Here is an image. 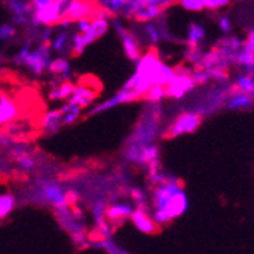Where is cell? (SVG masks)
Wrapping results in <instances>:
<instances>
[{"label":"cell","mask_w":254,"mask_h":254,"mask_svg":"<svg viewBox=\"0 0 254 254\" xmlns=\"http://www.w3.org/2000/svg\"><path fill=\"white\" fill-rule=\"evenodd\" d=\"M195 87H196V82L192 76L190 68L178 65V67H175L174 79L165 87V93H166V98L181 99L184 95H188Z\"/></svg>","instance_id":"obj_8"},{"label":"cell","mask_w":254,"mask_h":254,"mask_svg":"<svg viewBox=\"0 0 254 254\" xmlns=\"http://www.w3.org/2000/svg\"><path fill=\"white\" fill-rule=\"evenodd\" d=\"M15 35V28L9 23L6 25H2L0 26V41H6V40H11L12 37Z\"/></svg>","instance_id":"obj_37"},{"label":"cell","mask_w":254,"mask_h":254,"mask_svg":"<svg viewBox=\"0 0 254 254\" xmlns=\"http://www.w3.org/2000/svg\"><path fill=\"white\" fill-rule=\"evenodd\" d=\"M64 127L63 122V114L61 110H51L48 113L43 114V118L40 119V129L46 134V135H54L57 134L61 128Z\"/></svg>","instance_id":"obj_16"},{"label":"cell","mask_w":254,"mask_h":254,"mask_svg":"<svg viewBox=\"0 0 254 254\" xmlns=\"http://www.w3.org/2000/svg\"><path fill=\"white\" fill-rule=\"evenodd\" d=\"M108 28H110L108 18H95V20H91L90 29L85 34H82V40H84L85 46L91 44L93 41L99 40L102 35H105Z\"/></svg>","instance_id":"obj_17"},{"label":"cell","mask_w":254,"mask_h":254,"mask_svg":"<svg viewBox=\"0 0 254 254\" xmlns=\"http://www.w3.org/2000/svg\"><path fill=\"white\" fill-rule=\"evenodd\" d=\"M253 75H254V73H253Z\"/></svg>","instance_id":"obj_43"},{"label":"cell","mask_w":254,"mask_h":254,"mask_svg":"<svg viewBox=\"0 0 254 254\" xmlns=\"http://www.w3.org/2000/svg\"><path fill=\"white\" fill-rule=\"evenodd\" d=\"M192 76L196 82V85H205L210 79V75L207 70H204V68H195V70H192Z\"/></svg>","instance_id":"obj_34"},{"label":"cell","mask_w":254,"mask_h":254,"mask_svg":"<svg viewBox=\"0 0 254 254\" xmlns=\"http://www.w3.org/2000/svg\"><path fill=\"white\" fill-rule=\"evenodd\" d=\"M180 5L190 12H199L204 9V0H178Z\"/></svg>","instance_id":"obj_32"},{"label":"cell","mask_w":254,"mask_h":254,"mask_svg":"<svg viewBox=\"0 0 254 254\" xmlns=\"http://www.w3.org/2000/svg\"><path fill=\"white\" fill-rule=\"evenodd\" d=\"M101 84H95V85H91L87 82V79H82L79 84H75V88L72 91V95L68 96L67 102H72V104H76L78 107L81 108H85L88 105H91L98 95H99V87Z\"/></svg>","instance_id":"obj_11"},{"label":"cell","mask_w":254,"mask_h":254,"mask_svg":"<svg viewBox=\"0 0 254 254\" xmlns=\"http://www.w3.org/2000/svg\"><path fill=\"white\" fill-rule=\"evenodd\" d=\"M204 37H205V29L201 25H198V23H192L188 32V48H198Z\"/></svg>","instance_id":"obj_27"},{"label":"cell","mask_w":254,"mask_h":254,"mask_svg":"<svg viewBox=\"0 0 254 254\" xmlns=\"http://www.w3.org/2000/svg\"><path fill=\"white\" fill-rule=\"evenodd\" d=\"M230 2H232V0H204V9L216 11V9L228 6Z\"/></svg>","instance_id":"obj_36"},{"label":"cell","mask_w":254,"mask_h":254,"mask_svg":"<svg viewBox=\"0 0 254 254\" xmlns=\"http://www.w3.org/2000/svg\"><path fill=\"white\" fill-rule=\"evenodd\" d=\"M163 61L160 60V55L155 48H151L146 54H143L135 63V73L132 75L137 84V93L140 99L145 98L146 91L155 85V78L160 70Z\"/></svg>","instance_id":"obj_4"},{"label":"cell","mask_w":254,"mask_h":254,"mask_svg":"<svg viewBox=\"0 0 254 254\" xmlns=\"http://www.w3.org/2000/svg\"><path fill=\"white\" fill-rule=\"evenodd\" d=\"M189 209V196L181 180L166 174L160 183L154 184L149 195V210L155 222L163 227L183 216Z\"/></svg>","instance_id":"obj_1"},{"label":"cell","mask_w":254,"mask_h":254,"mask_svg":"<svg viewBox=\"0 0 254 254\" xmlns=\"http://www.w3.org/2000/svg\"><path fill=\"white\" fill-rule=\"evenodd\" d=\"M175 76V67H171L168 64H161L160 70L157 73V78H155V85H163L166 87Z\"/></svg>","instance_id":"obj_29"},{"label":"cell","mask_w":254,"mask_h":254,"mask_svg":"<svg viewBox=\"0 0 254 254\" xmlns=\"http://www.w3.org/2000/svg\"><path fill=\"white\" fill-rule=\"evenodd\" d=\"M6 152L11 155V158L15 161V165L18 166L21 172H28V174L37 172L38 161L35 158V154L31 152L25 145H17V140H15L14 145Z\"/></svg>","instance_id":"obj_14"},{"label":"cell","mask_w":254,"mask_h":254,"mask_svg":"<svg viewBox=\"0 0 254 254\" xmlns=\"http://www.w3.org/2000/svg\"><path fill=\"white\" fill-rule=\"evenodd\" d=\"M202 51H201V48L198 46V48H188V52H186V60L189 61V63H192L193 65H196L198 63H199V60L202 58Z\"/></svg>","instance_id":"obj_35"},{"label":"cell","mask_w":254,"mask_h":254,"mask_svg":"<svg viewBox=\"0 0 254 254\" xmlns=\"http://www.w3.org/2000/svg\"><path fill=\"white\" fill-rule=\"evenodd\" d=\"M171 2H177V0H171Z\"/></svg>","instance_id":"obj_42"},{"label":"cell","mask_w":254,"mask_h":254,"mask_svg":"<svg viewBox=\"0 0 254 254\" xmlns=\"http://www.w3.org/2000/svg\"><path fill=\"white\" fill-rule=\"evenodd\" d=\"M129 221L132 222L137 232H140L143 235H155L160 230V225L152 218L149 209H134Z\"/></svg>","instance_id":"obj_15"},{"label":"cell","mask_w":254,"mask_h":254,"mask_svg":"<svg viewBox=\"0 0 254 254\" xmlns=\"http://www.w3.org/2000/svg\"><path fill=\"white\" fill-rule=\"evenodd\" d=\"M152 110H149L145 116L138 121V124L134 128L132 135L128 138V142L142 143V145H151L155 143V140L163 135L160 131V111L157 108V104H152Z\"/></svg>","instance_id":"obj_6"},{"label":"cell","mask_w":254,"mask_h":254,"mask_svg":"<svg viewBox=\"0 0 254 254\" xmlns=\"http://www.w3.org/2000/svg\"><path fill=\"white\" fill-rule=\"evenodd\" d=\"M165 9H161L158 6H142L135 12V15L132 17V20L138 21V23H148V21H154L155 18H158L161 14H163Z\"/></svg>","instance_id":"obj_24"},{"label":"cell","mask_w":254,"mask_h":254,"mask_svg":"<svg viewBox=\"0 0 254 254\" xmlns=\"http://www.w3.org/2000/svg\"><path fill=\"white\" fill-rule=\"evenodd\" d=\"M67 43H68V34L67 32H63L60 34L54 41H52V49L58 54L64 52L67 49Z\"/></svg>","instance_id":"obj_33"},{"label":"cell","mask_w":254,"mask_h":254,"mask_svg":"<svg viewBox=\"0 0 254 254\" xmlns=\"http://www.w3.org/2000/svg\"><path fill=\"white\" fill-rule=\"evenodd\" d=\"M18 195L9 190L0 192V222L8 219L17 209L18 205Z\"/></svg>","instance_id":"obj_18"},{"label":"cell","mask_w":254,"mask_h":254,"mask_svg":"<svg viewBox=\"0 0 254 254\" xmlns=\"http://www.w3.org/2000/svg\"><path fill=\"white\" fill-rule=\"evenodd\" d=\"M54 2V0H31V5H32V9H40V8H44L48 6Z\"/></svg>","instance_id":"obj_41"},{"label":"cell","mask_w":254,"mask_h":254,"mask_svg":"<svg viewBox=\"0 0 254 254\" xmlns=\"http://www.w3.org/2000/svg\"><path fill=\"white\" fill-rule=\"evenodd\" d=\"M219 29L222 31V32H225V34H228L230 31H232V21H230V18L227 17V15H222L221 18H219Z\"/></svg>","instance_id":"obj_40"},{"label":"cell","mask_w":254,"mask_h":254,"mask_svg":"<svg viewBox=\"0 0 254 254\" xmlns=\"http://www.w3.org/2000/svg\"><path fill=\"white\" fill-rule=\"evenodd\" d=\"M48 70L57 76H61V79H68V73H70V63L65 58H57L51 61Z\"/></svg>","instance_id":"obj_26"},{"label":"cell","mask_w":254,"mask_h":254,"mask_svg":"<svg viewBox=\"0 0 254 254\" xmlns=\"http://www.w3.org/2000/svg\"><path fill=\"white\" fill-rule=\"evenodd\" d=\"M202 122V116L196 111H184L168 125L163 135L168 138H177L186 134L195 132Z\"/></svg>","instance_id":"obj_7"},{"label":"cell","mask_w":254,"mask_h":254,"mask_svg":"<svg viewBox=\"0 0 254 254\" xmlns=\"http://www.w3.org/2000/svg\"><path fill=\"white\" fill-rule=\"evenodd\" d=\"M254 104V98L245 93L235 91L233 87H230V93L227 98V108L228 110H248Z\"/></svg>","instance_id":"obj_20"},{"label":"cell","mask_w":254,"mask_h":254,"mask_svg":"<svg viewBox=\"0 0 254 254\" xmlns=\"http://www.w3.org/2000/svg\"><path fill=\"white\" fill-rule=\"evenodd\" d=\"M166 98V93H165V87L163 85H152L148 91L143 99H146L149 104H158L161 99Z\"/></svg>","instance_id":"obj_30"},{"label":"cell","mask_w":254,"mask_h":254,"mask_svg":"<svg viewBox=\"0 0 254 254\" xmlns=\"http://www.w3.org/2000/svg\"><path fill=\"white\" fill-rule=\"evenodd\" d=\"M128 0H96V5L102 9H105L110 15L122 12L124 8L127 6Z\"/></svg>","instance_id":"obj_28"},{"label":"cell","mask_w":254,"mask_h":254,"mask_svg":"<svg viewBox=\"0 0 254 254\" xmlns=\"http://www.w3.org/2000/svg\"><path fill=\"white\" fill-rule=\"evenodd\" d=\"M233 90L239 91V93H245L254 98V75H241L235 84Z\"/></svg>","instance_id":"obj_25"},{"label":"cell","mask_w":254,"mask_h":254,"mask_svg":"<svg viewBox=\"0 0 254 254\" xmlns=\"http://www.w3.org/2000/svg\"><path fill=\"white\" fill-rule=\"evenodd\" d=\"M127 196L135 209H149V195L145 189L138 186H129L127 189Z\"/></svg>","instance_id":"obj_21"},{"label":"cell","mask_w":254,"mask_h":254,"mask_svg":"<svg viewBox=\"0 0 254 254\" xmlns=\"http://www.w3.org/2000/svg\"><path fill=\"white\" fill-rule=\"evenodd\" d=\"M124 158L128 163L145 169L148 174L161 169L160 149L155 143L142 145V143L127 142L125 149H124Z\"/></svg>","instance_id":"obj_5"},{"label":"cell","mask_w":254,"mask_h":254,"mask_svg":"<svg viewBox=\"0 0 254 254\" xmlns=\"http://www.w3.org/2000/svg\"><path fill=\"white\" fill-rule=\"evenodd\" d=\"M90 248H99L105 254H131L127 248H124L114 236L102 238V239H91Z\"/></svg>","instance_id":"obj_19"},{"label":"cell","mask_w":254,"mask_h":254,"mask_svg":"<svg viewBox=\"0 0 254 254\" xmlns=\"http://www.w3.org/2000/svg\"><path fill=\"white\" fill-rule=\"evenodd\" d=\"M90 25H91V18H81L76 21V31L78 34H85L88 29H90Z\"/></svg>","instance_id":"obj_38"},{"label":"cell","mask_w":254,"mask_h":254,"mask_svg":"<svg viewBox=\"0 0 254 254\" xmlns=\"http://www.w3.org/2000/svg\"><path fill=\"white\" fill-rule=\"evenodd\" d=\"M54 213L60 227L68 235L76 248H90L91 236L87 218L85 213L78 207V204H68L65 207H61V209L54 210Z\"/></svg>","instance_id":"obj_3"},{"label":"cell","mask_w":254,"mask_h":254,"mask_svg":"<svg viewBox=\"0 0 254 254\" xmlns=\"http://www.w3.org/2000/svg\"><path fill=\"white\" fill-rule=\"evenodd\" d=\"M63 14H64V8L60 5V2L54 0L51 5L40 8V9H35L31 14V21H32L34 26H40V25L52 26V25H58V23L61 21Z\"/></svg>","instance_id":"obj_13"},{"label":"cell","mask_w":254,"mask_h":254,"mask_svg":"<svg viewBox=\"0 0 254 254\" xmlns=\"http://www.w3.org/2000/svg\"><path fill=\"white\" fill-rule=\"evenodd\" d=\"M20 201L40 207H51L52 210L61 209L68 204H76L70 188L54 175H38L32 183L25 186Z\"/></svg>","instance_id":"obj_2"},{"label":"cell","mask_w":254,"mask_h":254,"mask_svg":"<svg viewBox=\"0 0 254 254\" xmlns=\"http://www.w3.org/2000/svg\"><path fill=\"white\" fill-rule=\"evenodd\" d=\"M113 28L116 31V34L119 35L121 41H122V46H124V52L127 55V58L129 61H134L137 63L138 58L142 57V49H140V41H138L137 35L134 32H131L129 29L124 28V25L118 20H113Z\"/></svg>","instance_id":"obj_9"},{"label":"cell","mask_w":254,"mask_h":254,"mask_svg":"<svg viewBox=\"0 0 254 254\" xmlns=\"http://www.w3.org/2000/svg\"><path fill=\"white\" fill-rule=\"evenodd\" d=\"M60 110H61V114H63L64 127L65 125H73L75 122H78V119L81 118V113H82V108L78 107L76 104H72V102H65L63 107H60Z\"/></svg>","instance_id":"obj_23"},{"label":"cell","mask_w":254,"mask_h":254,"mask_svg":"<svg viewBox=\"0 0 254 254\" xmlns=\"http://www.w3.org/2000/svg\"><path fill=\"white\" fill-rule=\"evenodd\" d=\"M51 44H43L40 43V46L35 51H31L29 55L25 60V64L29 70H32L35 75H41L44 73V70H48L49 64H51Z\"/></svg>","instance_id":"obj_12"},{"label":"cell","mask_w":254,"mask_h":254,"mask_svg":"<svg viewBox=\"0 0 254 254\" xmlns=\"http://www.w3.org/2000/svg\"><path fill=\"white\" fill-rule=\"evenodd\" d=\"M134 209L135 207L132 205V202L129 199L118 198V199L108 202L107 209H105V218L113 227H118V225H122L124 222L129 221Z\"/></svg>","instance_id":"obj_10"},{"label":"cell","mask_w":254,"mask_h":254,"mask_svg":"<svg viewBox=\"0 0 254 254\" xmlns=\"http://www.w3.org/2000/svg\"><path fill=\"white\" fill-rule=\"evenodd\" d=\"M73 88H75V84H72L68 79H64V81L61 79V82L49 91V99L51 101H67L68 96L72 95Z\"/></svg>","instance_id":"obj_22"},{"label":"cell","mask_w":254,"mask_h":254,"mask_svg":"<svg viewBox=\"0 0 254 254\" xmlns=\"http://www.w3.org/2000/svg\"><path fill=\"white\" fill-rule=\"evenodd\" d=\"M145 35L148 38L149 43H158L161 38H163V35H161V31L157 25H154L152 21H148L146 25H145Z\"/></svg>","instance_id":"obj_31"},{"label":"cell","mask_w":254,"mask_h":254,"mask_svg":"<svg viewBox=\"0 0 254 254\" xmlns=\"http://www.w3.org/2000/svg\"><path fill=\"white\" fill-rule=\"evenodd\" d=\"M244 48L254 55V29H251L247 35V41H244Z\"/></svg>","instance_id":"obj_39"}]
</instances>
